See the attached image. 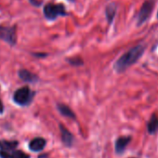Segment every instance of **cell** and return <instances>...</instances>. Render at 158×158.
<instances>
[{"mask_svg": "<svg viewBox=\"0 0 158 158\" xmlns=\"http://www.w3.org/2000/svg\"><path fill=\"white\" fill-rule=\"evenodd\" d=\"M131 140V137L129 136H123V137H119L116 140H115V144H114V149H115V152L117 154H122L127 146L128 145V143Z\"/></svg>", "mask_w": 158, "mask_h": 158, "instance_id": "obj_7", "label": "cell"}, {"mask_svg": "<svg viewBox=\"0 0 158 158\" xmlns=\"http://www.w3.org/2000/svg\"><path fill=\"white\" fill-rule=\"evenodd\" d=\"M157 18H158V13H157Z\"/></svg>", "mask_w": 158, "mask_h": 158, "instance_id": "obj_21", "label": "cell"}, {"mask_svg": "<svg viewBox=\"0 0 158 158\" xmlns=\"http://www.w3.org/2000/svg\"><path fill=\"white\" fill-rule=\"evenodd\" d=\"M38 158H48L47 154H42V155H39Z\"/></svg>", "mask_w": 158, "mask_h": 158, "instance_id": "obj_19", "label": "cell"}, {"mask_svg": "<svg viewBox=\"0 0 158 158\" xmlns=\"http://www.w3.org/2000/svg\"><path fill=\"white\" fill-rule=\"evenodd\" d=\"M70 1H72V2H73V1H75V0H70Z\"/></svg>", "mask_w": 158, "mask_h": 158, "instance_id": "obj_20", "label": "cell"}, {"mask_svg": "<svg viewBox=\"0 0 158 158\" xmlns=\"http://www.w3.org/2000/svg\"><path fill=\"white\" fill-rule=\"evenodd\" d=\"M60 137L63 144L67 147H71L74 141V138L73 134L62 124H60Z\"/></svg>", "mask_w": 158, "mask_h": 158, "instance_id": "obj_6", "label": "cell"}, {"mask_svg": "<svg viewBox=\"0 0 158 158\" xmlns=\"http://www.w3.org/2000/svg\"><path fill=\"white\" fill-rule=\"evenodd\" d=\"M18 141H8V140H0V149L6 152H13L18 147Z\"/></svg>", "mask_w": 158, "mask_h": 158, "instance_id": "obj_12", "label": "cell"}, {"mask_svg": "<svg viewBox=\"0 0 158 158\" xmlns=\"http://www.w3.org/2000/svg\"><path fill=\"white\" fill-rule=\"evenodd\" d=\"M154 8V0H146L142 4L139 14H138V26L143 24L151 17L152 12Z\"/></svg>", "mask_w": 158, "mask_h": 158, "instance_id": "obj_5", "label": "cell"}, {"mask_svg": "<svg viewBox=\"0 0 158 158\" xmlns=\"http://www.w3.org/2000/svg\"><path fill=\"white\" fill-rule=\"evenodd\" d=\"M57 109L60 112V114H61L62 115H64V116H66L68 118H71V119H73V120L76 118V116H75L74 113L72 111V109L69 106L65 105V104L59 103L57 105Z\"/></svg>", "mask_w": 158, "mask_h": 158, "instance_id": "obj_13", "label": "cell"}, {"mask_svg": "<svg viewBox=\"0 0 158 158\" xmlns=\"http://www.w3.org/2000/svg\"><path fill=\"white\" fill-rule=\"evenodd\" d=\"M146 47L142 44L133 47L128 51L124 53L114 63V69L116 73H124L127 68L136 63L139 59L143 55Z\"/></svg>", "mask_w": 158, "mask_h": 158, "instance_id": "obj_1", "label": "cell"}, {"mask_svg": "<svg viewBox=\"0 0 158 158\" xmlns=\"http://www.w3.org/2000/svg\"><path fill=\"white\" fill-rule=\"evenodd\" d=\"M3 112H4V106H3L2 102L0 101V114H3Z\"/></svg>", "mask_w": 158, "mask_h": 158, "instance_id": "obj_18", "label": "cell"}, {"mask_svg": "<svg viewBox=\"0 0 158 158\" xmlns=\"http://www.w3.org/2000/svg\"><path fill=\"white\" fill-rule=\"evenodd\" d=\"M0 156L2 158H30V155L23 152V151H14L11 153L1 151L0 152Z\"/></svg>", "mask_w": 158, "mask_h": 158, "instance_id": "obj_14", "label": "cell"}, {"mask_svg": "<svg viewBox=\"0 0 158 158\" xmlns=\"http://www.w3.org/2000/svg\"><path fill=\"white\" fill-rule=\"evenodd\" d=\"M67 60L73 66H81L84 64V61L80 58H72V59H68Z\"/></svg>", "mask_w": 158, "mask_h": 158, "instance_id": "obj_15", "label": "cell"}, {"mask_svg": "<svg viewBox=\"0 0 158 158\" xmlns=\"http://www.w3.org/2000/svg\"><path fill=\"white\" fill-rule=\"evenodd\" d=\"M33 55L35 57H37V58H42V57H46L48 54H46V53H33Z\"/></svg>", "mask_w": 158, "mask_h": 158, "instance_id": "obj_17", "label": "cell"}, {"mask_svg": "<svg viewBox=\"0 0 158 158\" xmlns=\"http://www.w3.org/2000/svg\"><path fill=\"white\" fill-rule=\"evenodd\" d=\"M0 40L5 41L11 47L15 46L17 43L16 25L0 24Z\"/></svg>", "mask_w": 158, "mask_h": 158, "instance_id": "obj_3", "label": "cell"}, {"mask_svg": "<svg viewBox=\"0 0 158 158\" xmlns=\"http://www.w3.org/2000/svg\"><path fill=\"white\" fill-rule=\"evenodd\" d=\"M147 130L151 135H154L158 131V114H153L150 117L147 124Z\"/></svg>", "mask_w": 158, "mask_h": 158, "instance_id": "obj_10", "label": "cell"}, {"mask_svg": "<svg viewBox=\"0 0 158 158\" xmlns=\"http://www.w3.org/2000/svg\"><path fill=\"white\" fill-rule=\"evenodd\" d=\"M116 10H117V6L115 3H110L107 5L105 9V16L109 24H111L114 22V19L116 14Z\"/></svg>", "mask_w": 158, "mask_h": 158, "instance_id": "obj_11", "label": "cell"}, {"mask_svg": "<svg viewBox=\"0 0 158 158\" xmlns=\"http://www.w3.org/2000/svg\"><path fill=\"white\" fill-rule=\"evenodd\" d=\"M19 77L22 79L24 82H28V83H35L38 81V76L33 73H31L30 71L26 70V69H21L18 72Z\"/></svg>", "mask_w": 158, "mask_h": 158, "instance_id": "obj_8", "label": "cell"}, {"mask_svg": "<svg viewBox=\"0 0 158 158\" xmlns=\"http://www.w3.org/2000/svg\"><path fill=\"white\" fill-rule=\"evenodd\" d=\"M34 95L35 93L28 87H23L15 91L13 95V101L18 105L26 106L32 102Z\"/></svg>", "mask_w": 158, "mask_h": 158, "instance_id": "obj_4", "label": "cell"}, {"mask_svg": "<svg viewBox=\"0 0 158 158\" xmlns=\"http://www.w3.org/2000/svg\"><path fill=\"white\" fill-rule=\"evenodd\" d=\"M44 17L48 21H55L58 17L67 16L68 13L63 4L61 3H48L43 8Z\"/></svg>", "mask_w": 158, "mask_h": 158, "instance_id": "obj_2", "label": "cell"}, {"mask_svg": "<svg viewBox=\"0 0 158 158\" xmlns=\"http://www.w3.org/2000/svg\"><path fill=\"white\" fill-rule=\"evenodd\" d=\"M132 158H135V157H132Z\"/></svg>", "mask_w": 158, "mask_h": 158, "instance_id": "obj_22", "label": "cell"}, {"mask_svg": "<svg viewBox=\"0 0 158 158\" xmlns=\"http://www.w3.org/2000/svg\"><path fill=\"white\" fill-rule=\"evenodd\" d=\"M29 2L31 5L35 6V7H40L42 5V1H40V0H29Z\"/></svg>", "mask_w": 158, "mask_h": 158, "instance_id": "obj_16", "label": "cell"}, {"mask_svg": "<svg viewBox=\"0 0 158 158\" xmlns=\"http://www.w3.org/2000/svg\"><path fill=\"white\" fill-rule=\"evenodd\" d=\"M47 144V141L43 138H35L29 143V149L33 152H41Z\"/></svg>", "mask_w": 158, "mask_h": 158, "instance_id": "obj_9", "label": "cell"}]
</instances>
